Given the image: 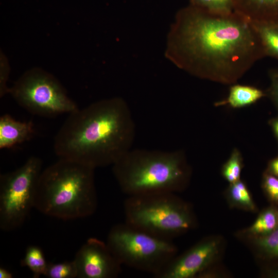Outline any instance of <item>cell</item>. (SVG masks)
Returning <instances> with one entry per match:
<instances>
[{
	"label": "cell",
	"instance_id": "cell-1",
	"mask_svg": "<svg viewBox=\"0 0 278 278\" xmlns=\"http://www.w3.org/2000/svg\"><path fill=\"white\" fill-rule=\"evenodd\" d=\"M266 56L256 25L235 11L190 4L177 13L168 38V56L179 67L224 84H235Z\"/></svg>",
	"mask_w": 278,
	"mask_h": 278
},
{
	"label": "cell",
	"instance_id": "cell-2",
	"mask_svg": "<svg viewBox=\"0 0 278 278\" xmlns=\"http://www.w3.org/2000/svg\"><path fill=\"white\" fill-rule=\"evenodd\" d=\"M135 127L121 98L95 102L68 114L54 138L59 158L93 168L112 165L131 149Z\"/></svg>",
	"mask_w": 278,
	"mask_h": 278
},
{
	"label": "cell",
	"instance_id": "cell-3",
	"mask_svg": "<svg viewBox=\"0 0 278 278\" xmlns=\"http://www.w3.org/2000/svg\"><path fill=\"white\" fill-rule=\"evenodd\" d=\"M95 169L59 158L42 170L35 189L34 207L64 220L92 215L98 203Z\"/></svg>",
	"mask_w": 278,
	"mask_h": 278
},
{
	"label": "cell",
	"instance_id": "cell-4",
	"mask_svg": "<svg viewBox=\"0 0 278 278\" xmlns=\"http://www.w3.org/2000/svg\"><path fill=\"white\" fill-rule=\"evenodd\" d=\"M114 176L127 196L183 190L191 169L181 151L130 149L112 165Z\"/></svg>",
	"mask_w": 278,
	"mask_h": 278
},
{
	"label": "cell",
	"instance_id": "cell-5",
	"mask_svg": "<svg viewBox=\"0 0 278 278\" xmlns=\"http://www.w3.org/2000/svg\"><path fill=\"white\" fill-rule=\"evenodd\" d=\"M173 193L128 196L125 222L154 236L172 240L193 229L196 219L190 204Z\"/></svg>",
	"mask_w": 278,
	"mask_h": 278
},
{
	"label": "cell",
	"instance_id": "cell-6",
	"mask_svg": "<svg viewBox=\"0 0 278 278\" xmlns=\"http://www.w3.org/2000/svg\"><path fill=\"white\" fill-rule=\"evenodd\" d=\"M106 243L121 265L155 277L177 255L172 240L159 238L126 222L113 225Z\"/></svg>",
	"mask_w": 278,
	"mask_h": 278
},
{
	"label": "cell",
	"instance_id": "cell-7",
	"mask_svg": "<svg viewBox=\"0 0 278 278\" xmlns=\"http://www.w3.org/2000/svg\"><path fill=\"white\" fill-rule=\"evenodd\" d=\"M42 161L30 157L16 169L0 176V228L11 231L21 227L32 207Z\"/></svg>",
	"mask_w": 278,
	"mask_h": 278
},
{
	"label": "cell",
	"instance_id": "cell-8",
	"mask_svg": "<svg viewBox=\"0 0 278 278\" xmlns=\"http://www.w3.org/2000/svg\"><path fill=\"white\" fill-rule=\"evenodd\" d=\"M9 93L20 106L34 115L51 117L69 114L78 109L60 82L40 68L25 72L10 88Z\"/></svg>",
	"mask_w": 278,
	"mask_h": 278
},
{
	"label": "cell",
	"instance_id": "cell-9",
	"mask_svg": "<svg viewBox=\"0 0 278 278\" xmlns=\"http://www.w3.org/2000/svg\"><path fill=\"white\" fill-rule=\"evenodd\" d=\"M220 248V239H203L180 255H177L155 277H199L216 259Z\"/></svg>",
	"mask_w": 278,
	"mask_h": 278
},
{
	"label": "cell",
	"instance_id": "cell-10",
	"mask_svg": "<svg viewBox=\"0 0 278 278\" xmlns=\"http://www.w3.org/2000/svg\"><path fill=\"white\" fill-rule=\"evenodd\" d=\"M78 278H115L122 265L106 242L89 238L77 251L74 259Z\"/></svg>",
	"mask_w": 278,
	"mask_h": 278
},
{
	"label": "cell",
	"instance_id": "cell-11",
	"mask_svg": "<svg viewBox=\"0 0 278 278\" xmlns=\"http://www.w3.org/2000/svg\"><path fill=\"white\" fill-rule=\"evenodd\" d=\"M234 11L255 25H278V0H233Z\"/></svg>",
	"mask_w": 278,
	"mask_h": 278
},
{
	"label": "cell",
	"instance_id": "cell-12",
	"mask_svg": "<svg viewBox=\"0 0 278 278\" xmlns=\"http://www.w3.org/2000/svg\"><path fill=\"white\" fill-rule=\"evenodd\" d=\"M34 132L31 121H20L9 114H4L0 117V148H10L28 141Z\"/></svg>",
	"mask_w": 278,
	"mask_h": 278
},
{
	"label": "cell",
	"instance_id": "cell-13",
	"mask_svg": "<svg viewBox=\"0 0 278 278\" xmlns=\"http://www.w3.org/2000/svg\"><path fill=\"white\" fill-rule=\"evenodd\" d=\"M266 95L262 90L255 86L233 84L230 88L227 97L216 102L215 106L242 108L255 103Z\"/></svg>",
	"mask_w": 278,
	"mask_h": 278
},
{
	"label": "cell",
	"instance_id": "cell-14",
	"mask_svg": "<svg viewBox=\"0 0 278 278\" xmlns=\"http://www.w3.org/2000/svg\"><path fill=\"white\" fill-rule=\"evenodd\" d=\"M226 197L233 207L252 212L256 211L251 193L246 184L241 180L230 183L226 190Z\"/></svg>",
	"mask_w": 278,
	"mask_h": 278
},
{
	"label": "cell",
	"instance_id": "cell-15",
	"mask_svg": "<svg viewBox=\"0 0 278 278\" xmlns=\"http://www.w3.org/2000/svg\"><path fill=\"white\" fill-rule=\"evenodd\" d=\"M278 228V208L268 207L263 211L245 232L253 237L267 235Z\"/></svg>",
	"mask_w": 278,
	"mask_h": 278
},
{
	"label": "cell",
	"instance_id": "cell-16",
	"mask_svg": "<svg viewBox=\"0 0 278 278\" xmlns=\"http://www.w3.org/2000/svg\"><path fill=\"white\" fill-rule=\"evenodd\" d=\"M48 263L46 261L41 249L36 246H30L26 249L24 257L21 261L22 267H27L33 273L34 278L41 275L45 276Z\"/></svg>",
	"mask_w": 278,
	"mask_h": 278
},
{
	"label": "cell",
	"instance_id": "cell-17",
	"mask_svg": "<svg viewBox=\"0 0 278 278\" xmlns=\"http://www.w3.org/2000/svg\"><path fill=\"white\" fill-rule=\"evenodd\" d=\"M243 168V159L240 152L234 148L221 168V175L229 183L240 180Z\"/></svg>",
	"mask_w": 278,
	"mask_h": 278
},
{
	"label": "cell",
	"instance_id": "cell-18",
	"mask_svg": "<svg viewBox=\"0 0 278 278\" xmlns=\"http://www.w3.org/2000/svg\"><path fill=\"white\" fill-rule=\"evenodd\" d=\"M267 56H270L278 59V25H256Z\"/></svg>",
	"mask_w": 278,
	"mask_h": 278
},
{
	"label": "cell",
	"instance_id": "cell-19",
	"mask_svg": "<svg viewBox=\"0 0 278 278\" xmlns=\"http://www.w3.org/2000/svg\"><path fill=\"white\" fill-rule=\"evenodd\" d=\"M253 238L260 251L270 257L278 258V228L267 235Z\"/></svg>",
	"mask_w": 278,
	"mask_h": 278
},
{
	"label": "cell",
	"instance_id": "cell-20",
	"mask_svg": "<svg viewBox=\"0 0 278 278\" xmlns=\"http://www.w3.org/2000/svg\"><path fill=\"white\" fill-rule=\"evenodd\" d=\"M45 276L49 278L77 277L76 264L74 260L59 263H49Z\"/></svg>",
	"mask_w": 278,
	"mask_h": 278
},
{
	"label": "cell",
	"instance_id": "cell-21",
	"mask_svg": "<svg viewBox=\"0 0 278 278\" xmlns=\"http://www.w3.org/2000/svg\"><path fill=\"white\" fill-rule=\"evenodd\" d=\"M190 5L203 10L217 13L234 11L233 0H190Z\"/></svg>",
	"mask_w": 278,
	"mask_h": 278
},
{
	"label": "cell",
	"instance_id": "cell-22",
	"mask_svg": "<svg viewBox=\"0 0 278 278\" xmlns=\"http://www.w3.org/2000/svg\"><path fill=\"white\" fill-rule=\"evenodd\" d=\"M262 187L268 198L278 203V177L268 172L264 174Z\"/></svg>",
	"mask_w": 278,
	"mask_h": 278
},
{
	"label": "cell",
	"instance_id": "cell-23",
	"mask_svg": "<svg viewBox=\"0 0 278 278\" xmlns=\"http://www.w3.org/2000/svg\"><path fill=\"white\" fill-rule=\"evenodd\" d=\"M10 68L7 60L4 55L1 56V70H0V95L3 97L5 94L9 93L10 88L7 86Z\"/></svg>",
	"mask_w": 278,
	"mask_h": 278
},
{
	"label": "cell",
	"instance_id": "cell-24",
	"mask_svg": "<svg viewBox=\"0 0 278 278\" xmlns=\"http://www.w3.org/2000/svg\"><path fill=\"white\" fill-rule=\"evenodd\" d=\"M270 85L267 93L278 108V70H272L269 73Z\"/></svg>",
	"mask_w": 278,
	"mask_h": 278
},
{
	"label": "cell",
	"instance_id": "cell-25",
	"mask_svg": "<svg viewBox=\"0 0 278 278\" xmlns=\"http://www.w3.org/2000/svg\"><path fill=\"white\" fill-rule=\"evenodd\" d=\"M267 172L278 177V156L270 161Z\"/></svg>",
	"mask_w": 278,
	"mask_h": 278
},
{
	"label": "cell",
	"instance_id": "cell-26",
	"mask_svg": "<svg viewBox=\"0 0 278 278\" xmlns=\"http://www.w3.org/2000/svg\"><path fill=\"white\" fill-rule=\"evenodd\" d=\"M269 124L274 135L278 140V117L271 119Z\"/></svg>",
	"mask_w": 278,
	"mask_h": 278
},
{
	"label": "cell",
	"instance_id": "cell-27",
	"mask_svg": "<svg viewBox=\"0 0 278 278\" xmlns=\"http://www.w3.org/2000/svg\"><path fill=\"white\" fill-rule=\"evenodd\" d=\"M12 273L9 270L3 267L0 268L1 278H12Z\"/></svg>",
	"mask_w": 278,
	"mask_h": 278
},
{
	"label": "cell",
	"instance_id": "cell-28",
	"mask_svg": "<svg viewBox=\"0 0 278 278\" xmlns=\"http://www.w3.org/2000/svg\"><path fill=\"white\" fill-rule=\"evenodd\" d=\"M274 277H277V278H278V272H277L276 273H275L274 274Z\"/></svg>",
	"mask_w": 278,
	"mask_h": 278
}]
</instances>
